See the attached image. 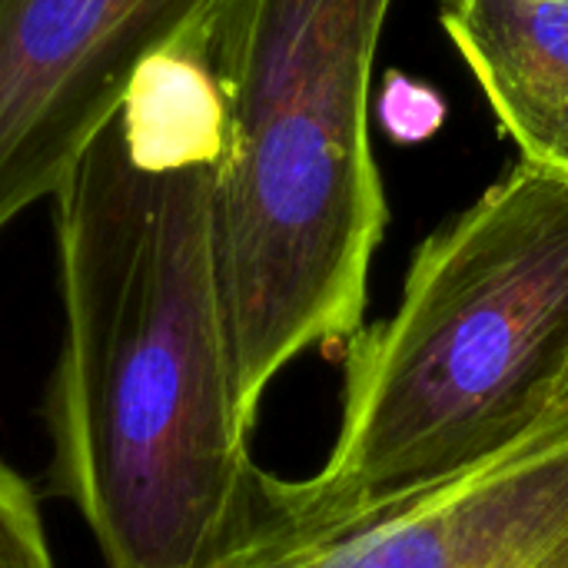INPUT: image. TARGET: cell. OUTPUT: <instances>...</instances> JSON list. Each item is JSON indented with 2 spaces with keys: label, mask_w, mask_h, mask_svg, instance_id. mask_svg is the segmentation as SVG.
<instances>
[{
  "label": "cell",
  "mask_w": 568,
  "mask_h": 568,
  "mask_svg": "<svg viewBox=\"0 0 568 568\" xmlns=\"http://www.w3.org/2000/svg\"><path fill=\"white\" fill-rule=\"evenodd\" d=\"M220 160L223 140L153 136L120 110L50 196L63 343L47 479L106 568H200L263 476L226 339Z\"/></svg>",
  "instance_id": "6da1fadb"
},
{
  "label": "cell",
  "mask_w": 568,
  "mask_h": 568,
  "mask_svg": "<svg viewBox=\"0 0 568 568\" xmlns=\"http://www.w3.org/2000/svg\"><path fill=\"white\" fill-rule=\"evenodd\" d=\"M393 0H213L203 53L223 100L216 256L233 383L263 393L313 346L363 329L386 230L369 87Z\"/></svg>",
  "instance_id": "7a4b0ae2"
},
{
  "label": "cell",
  "mask_w": 568,
  "mask_h": 568,
  "mask_svg": "<svg viewBox=\"0 0 568 568\" xmlns=\"http://www.w3.org/2000/svg\"><path fill=\"white\" fill-rule=\"evenodd\" d=\"M568 396V176L519 160L416 250L396 313L343 343L326 466L263 473V503L323 523L479 469Z\"/></svg>",
  "instance_id": "3957f363"
},
{
  "label": "cell",
  "mask_w": 568,
  "mask_h": 568,
  "mask_svg": "<svg viewBox=\"0 0 568 568\" xmlns=\"http://www.w3.org/2000/svg\"><path fill=\"white\" fill-rule=\"evenodd\" d=\"M260 486L200 568H568V396L479 469L339 519H290Z\"/></svg>",
  "instance_id": "277c9868"
},
{
  "label": "cell",
  "mask_w": 568,
  "mask_h": 568,
  "mask_svg": "<svg viewBox=\"0 0 568 568\" xmlns=\"http://www.w3.org/2000/svg\"><path fill=\"white\" fill-rule=\"evenodd\" d=\"M213 0L0 3V233L50 200L136 77L176 47Z\"/></svg>",
  "instance_id": "5b68a950"
},
{
  "label": "cell",
  "mask_w": 568,
  "mask_h": 568,
  "mask_svg": "<svg viewBox=\"0 0 568 568\" xmlns=\"http://www.w3.org/2000/svg\"><path fill=\"white\" fill-rule=\"evenodd\" d=\"M439 17L523 160L568 176V0H446Z\"/></svg>",
  "instance_id": "8992f818"
},
{
  "label": "cell",
  "mask_w": 568,
  "mask_h": 568,
  "mask_svg": "<svg viewBox=\"0 0 568 568\" xmlns=\"http://www.w3.org/2000/svg\"><path fill=\"white\" fill-rule=\"evenodd\" d=\"M0 568H57L33 486L0 459Z\"/></svg>",
  "instance_id": "52a82bcc"
},
{
  "label": "cell",
  "mask_w": 568,
  "mask_h": 568,
  "mask_svg": "<svg viewBox=\"0 0 568 568\" xmlns=\"http://www.w3.org/2000/svg\"><path fill=\"white\" fill-rule=\"evenodd\" d=\"M383 120L399 140H419L443 120V100L419 83L396 80L383 93Z\"/></svg>",
  "instance_id": "ba28073f"
},
{
  "label": "cell",
  "mask_w": 568,
  "mask_h": 568,
  "mask_svg": "<svg viewBox=\"0 0 568 568\" xmlns=\"http://www.w3.org/2000/svg\"><path fill=\"white\" fill-rule=\"evenodd\" d=\"M0 3H3V0H0Z\"/></svg>",
  "instance_id": "9c48e42d"
}]
</instances>
